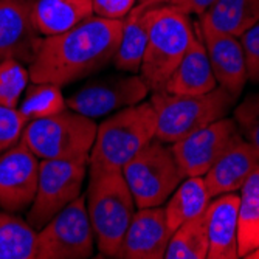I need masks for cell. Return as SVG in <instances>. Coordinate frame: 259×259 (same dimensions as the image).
Here are the masks:
<instances>
[{
    "label": "cell",
    "instance_id": "1",
    "mask_svg": "<svg viewBox=\"0 0 259 259\" xmlns=\"http://www.w3.org/2000/svg\"><path fill=\"white\" fill-rule=\"evenodd\" d=\"M123 20L92 16L62 34L42 37L28 65L31 82L59 87L90 76L112 62L121 36Z\"/></svg>",
    "mask_w": 259,
    "mask_h": 259
},
{
    "label": "cell",
    "instance_id": "2",
    "mask_svg": "<svg viewBox=\"0 0 259 259\" xmlns=\"http://www.w3.org/2000/svg\"><path fill=\"white\" fill-rule=\"evenodd\" d=\"M148 44L140 68L149 92H161L196 37L190 16L164 4H149L146 10Z\"/></svg>",
    "mask_w": 259,
    "mask_h": 259
},
{
    "label": "cell",
    "instance_id": "3",
    "mask_svg": "<svg viewBox=\"0 0 259 259\" xmlns=\"http://www.w3.org/2000/svg\"><path fill=\"white\" fill-rule=\"evenodd\" d=\"M85 205L98 250L107 257H120L135 200L121 171L89 169Z\"/></svg>",
    "mask_w": 259,
    "mask_h": 259
},
{
    "label": "cell",
    "instance_id": "4",
    "mask_svg": "<svg viewBox=\"0 0 259 259\" xmlns=\"http://www.w3.org/2000/svg\"><path fill=\"white\" fill-rule=\"evenodd\" d=\"M157 115L151 101L124 107L97 129L89 169L121 171L124 164L155 138Z\"/></svg>",
    "mask_w": 259,
    "mask_h": 259
},
{
    "label": "cell",
    "instance_id": "5",
    "mask_svg": "<svg viewBox=\"0 0 259 259\" xmlns=\"http://www.w3.org/2000/svg\"><path fill=\"white\" fill-rule=\"evenodd\" d=\"M236 100L221 85L200 95H172L164 90L154 92L149 101L157 115L155 138L172 145L194 131L225 118L230 109L236 104Z\"/></svg>",
    "mask_w": 259,
    "mask_h": 259
},
{
    "label": "cell",
    "instance_id": "6",
    "mask_svg": "<svg viewBox=\"0 0 259 259\" xmlns=\"http://www.w3.org/2000/svg\"><path fill=\"white\" fill-rule=\"evenodd\" d=\"M98 124L73 110L30 120L22 140L39 160H87L95 143Z\"/></svg>",
    "mask_w": 259,
    "mask_h": 259
},
{
    "label": "cell",
    "instance_id": "7",
    "mask_svg": "<svg viewBox=\"0 0 259 259\" xmlns=\"http://www.w3.org/2000/svg\"><path fill=\"white\" fill-rule=\"evenodd\" d=\"M137 208L160 206L185 179L171 146L154 138L121 169Z\"/></svg>",
    "mask_w": 259,
    "mask_h": 259
},
{
    "label": "cell",
    "instance_id": "8",
    "mask_svg": "<svg viewBox=\"0 0 259 259\" xmlns=\"http://www.w3.org/2000/svg\"><path fill=\"white\" fill-rule=\"evenodd\" d=\"M95 234L85 194L64 206L36 231V259H87L93 256Z\"/></svg>",
    "mask_w": 259,
    "mask_h": 259
},
{
    "label": "cell",
    "instance_id": "9",
    "mask_svg": "<svg viewBox=\"0 0 259 259\" xmlns=\"http://www.w3.org/2000/svg\"><path fill=\"white\" fill-rule=\"evenodd\" d=\"M89 172L87 160H40L37 190L27 222L37 231L56 213L81 196Z\"/></svg>",
    "mask_w": 259,
    "mask_h": 259
},
{
    "label": "cell",
    "instance_id": "10",
    "mask_svg": "<svg viewBox=\"0 0 259 259\" xmlns=\"http://www.w3.org/2000/svg\"><path fill=\"white\" fill-rule=\"evenodd\" d=\"M149 87L138 73L109 75L87 81L67 101V107L89 118H98L145 101Z\"/></svg>",
    "mask_w": 259,
    "mask_h": 259
},
{
    "label": "cell",
    "instance_id": "11",
    "mask_svg": "<svg viewBox=\"0 0 259 259\" xmlns=\"http://www.w3.org/2000/svg\"><path fill=\"white\" fill-rule=\"evenodd\" d=\"M241 138L233 118H221L171 145L183 177L205 176L213 163Z\"/></svg>",
    "mask_w": 259,
    "mask_h": 259
},
{
    "label": "cell",
    "instance_id": "12",
    "mask_svg": "<svg viewBox=\"0 0 259 259\" xmlns=\"http://www.w3.org/2000/svg\"><path fill=\"white\" fill-rule=\"evenodd\" d=\"M39 158L22 138L0 154V208L22 213L30 208L37 190Z\"/></svg>",
    "mask_w": 259,
    "mask_h": 259
},
{
    "label": "cell",
    "instance_id": "13",
    "mask_svg": "<svg viewBox=\"0 0 259 259\" xmlns=\"http://www.w3.org/2000/svg\"><path fill=\"white\" fill-rule=\"evenodd\" d=\"M34 0H0V61L31 64L42 42L33 20Z\"/></svg>",
    "mask_w": 259,
    "mask_h": 259
},
{
    "label": "cell",
    "instance_id": "14",
    "mask_svg": "<svg viewBox=\"0 0 259 259\" xmlns=\"http://www.w3.org/2000/svg\"><path fill=\"white\" fill-rule=\"evenodd\" d=\"M172 233L161 205L138 208L126 230L120 257L163 259Z\"/></svg>",
    "mask_w": 259,
    "mask_h": 259
},
{
    "label": "cell",
    "instance_id": "15",
    "mask_svg": "<svg viewBox=\"0 0 259 259\" xmlns=\"http://www.w3.org/2000/svg\"><path fill=\"white\" fill-rule=\"evenodd\" d=\"M259 166V154L241 137L213 163L203 182L209 197L239 191L250 174Z\"/></svg>",
    "mask_w": 259,
    "mask_h": 259
},
{
    "label": "cell",
    "instance_id": "16",
    "mask_svg": "<svg viewBox=\"0 0 259 259\" xmlns=\"http://www.w3.org/2000/svg\"><path fill=\"white\" fill-rule=\"evenodd\" d=\"M200 36L218 85L224 87L233 97L238 98L247 82L245 58L239 37L205 31H200Z\"/></svg>",
    "mask_w": 259,
    "mask_h": 259
},
{
    "label": "cell",
    "instance_id": "17",
    "mask_svg": "<svg viewBox=\"0 0 259 259\" xmlns=\"http://www.w3.org/2000/svg\"><path fill=\"white\" fill-rule=\"evenodd\" d=\"M206 206L208 259H238V206L239 194L213 197Z\"/></svg>",
    "mask_w": 259,
    "mask_h": 259
},
{
    "label": "cell",
    "instance_id": "18",
    "mask_svg": "<svg viewBox=\"0 0 259 259\" xmlns=\"http://www.w3.org/2000/svg\"><path fill=\"white\" fill-rule=\"evenodd\" d=\"M196 25V37L190 49L176 67L164 84V92L172 95H200L218 87L213 68H211L205 44L202 40L199 25Z\"/></svg>",
    "mask_w": 259,
    "mask_h": 259
},
{
    "label": "cell",
    "instance_id": "19",
    "mask_svg": "<svg viewBox=\"0 0 259 259\" xmlns=\"http://www.w3.org/2000/svg\"><path fill=\"white\" fill-rule=\"evenodd\" d=\"M259 22V0H218L200 16L199 28L239 37Z\"/></svg>",
    "mask_w": 259,
    "mask_h": 259
},
{
    "label": "cell",
    "instance_id": "20",
    "mask_svg": "<svg viewBox=\"0 0 259 259\" xmlns=\"http://www.w3.org/2000/svg\"><path fill=\"white\" fill-rule=\"evenodd\" d=\"M93 16L92 0H34L33 20L40 36L62 34Z\"/></svg>",
    "mask_w": 259,
    "mask_h": 259
},
{
    "label": "cell",
    "instance_id": "21",
    "mask_svg": "<svg viewBox=\"0 0 259 259\" xmlns=\"http://www.w3.org/2000/svg\"><path fill=\"white\" fill-rule=\"evenodd\" d=\"M149 4H138L124 19L121 36L116 45L112 62L116 70L124 73H140L148 44L146 10Z\"/></svg>",
    "mask_w": 259,
    "mask_h": 259
},
{
    "label": "cell",
    "instance_id": "22",
    "mask_svg": "<svg viewBox=\"0 0 259 259\" xmlns=\"http://www.w3.org/2000/svg\"><path fill=\"white\" fill-rule=\"evenodd\" d=\"M209 200L203 176L185 177L163 206L168 227L174 231L186 221L203 214Z\"/></svg>",
    "mask_w": 259,
    "mask_h": 259
},
{
    "label": "cell",
    "instance_id": "23",
    "mask_svg": "<svg viewBox=\"0 0 259 259\" xmlns=\"http://www.w3.org/2000/svg\"><path fill=\"white\" fill-rule=\"evenodd\" d=\"M238 206V250L245 257L259 248V166L241 188Z\"/></svg>",
    "mask_w": 259,
    "mask_h": 259
},
{
    "label": "cell",
    "instance_id": "24",
    "mask_svg": "<svg viewBox=\"0 0 259 259\" xmlns=\"http://www.w3.org/2000/svg\"><path fill=\"white\" fill-rule=\"evenodd\" d=\"M0 259H36V230L0 208Z\"/></svg>",
    "mask_w": 259,
    "mask_h": 259
},
{
    "label": "cell",
    "instance_id": "25",
    "mask_svg": "<svg viewBox=\"0 0 259 259\" xmlns=\"http://www.w3.org/2000/svg\"><path fill=\"white\" fill-rule=\"evenodd\" d=\"M208 245L206 214L203 213L174 230L164 259H206Z\"/></svg>",
    "mask_w": 259,
    "mask_h": 259
},
{
    "label": "cell",
    "instance_id": "26",
    "mask_svg": "<svg viewBox=\"0 0 259 259\" xmlns=\"http://www.w3.org/2000/svg\"><path fill=\"white\" fill-rule=\"evenodd\" d=\"M17 109L30 121L65 110L67 101L59 85L52 82H33L25 89V97L19 103Z\"/></svg>",
    "mask_w": 259,
    "mask_h": 259
},
{
    "label": "cell",
    "instance_id": "27",
    "mask_svg": "<svg viewBox=\"0 0 259 259\" xmlns=\"http://www.w3.org/2000/svg\"><path fill=\"white\" fill-rule=\"evenodd\" d=\"M28 81L30 70L23 62L11 58L0 61V104L17 107Z\"/></svg>",
    "mask_w": 259,
    "mask_h": 259
},
{
    "label": "cell",
    "instance_id": "28",
    "mask_svg": "<svg viewBox=\"0 0 259 259\" xmlns=\"http://www.w3.org/2000/svg\"><path fill=\"white\" fill-rule=\"evenodd\" d=\"M233 120L241 137L259 154V92L251 93L234 107Z\"/></svg>",
    "mask_w": 259,
    "mask_h": 259
},
{
    "label": "cell",
    "instance_id": "29",
    "mask_svg": "<svg viewBox=\"0 0 259 259\" xmlns=\"http://www.w3.org/2000/svg\"><path fill=\"white\" fill-rule=\"evenodd\" d=\"M28 120L17 107H7L0 104V154L14 146L22 138Z\"/></svg>",
    "mask_w": 259,
    "mask_h": 259
},
{
    "label": "cell",
    "instance_id": "30",
    "mask_svg": "<svg viewBox=\"0 0 259 259\" xmlns=\"http://www.w3.org/2000/svg\"><path fill=\"white\" fill-rule=\"evenodd\" d=\"M245 58L247 81L259 84V22L239 36Z\"/></svg>",
    "mask_w": 259,
    "mask_h": 259
},
{
    "label": "cell",
    "instance_id": "31",
    "mask_svg": "<svg viewBox=\"0 0 259 259\" xmlns=\"http://www.w3.org/2000/svg\"><path fill=\"white\" fill-rule=\"evenodd\" d=\"M93 16L107 20H123L137 5L138 0H92Z\"/></svg>",
    "mask_w": 259,
    "mask_h": 259
},
{
    "label": "cell",
    "instance_id": "32",
    "mask_svg": "<svg viewBox=\"0 0 259 259\" xmlns=\"http://www.w3.org/2000/svg\"><path fill=\"white\" fill-rule=\"evenodd\" d=\"M218 0H155L154 4H164V5H171L176 10L188 14V16H202L206 13L211 7H213Z\"/></svg>",
    "mask_w": 259,
    "mask_h": 259
},
{
    "label": "cell",
    "instance_id": "33",
    "mask_svg": "<svg viewBox=\"0 0 259 259\" xmlns=\"http://www.w3.org/2000/svg\"><path fill=\"white\" fill-rule=\"evenodd\" d=\"M155 0H138V4H154Z\"/></svg>",
    "mask_w": 259,
    "mask_h": 259
}]
</instances>
